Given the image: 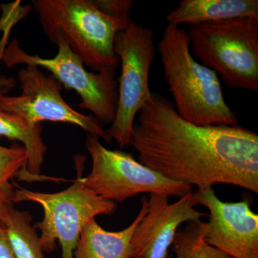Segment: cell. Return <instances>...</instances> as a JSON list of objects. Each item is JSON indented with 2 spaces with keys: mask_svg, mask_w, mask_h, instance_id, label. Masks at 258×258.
Listing matches in <instances>:
<instances>
[{
  "mask_svg": "<svg viewBox=\"0 0 258 258\" xmlns=\"http://www.w3.org/2000/svg\"><path fill=\"white\" fill-rule=\"evenodd\" d=\"M130 145L140 163L198 189L225 184L258 193V135L240 125H197L160 93L139 112Z\"/></svg>",
  "mask_w": 258,
  "mask_h": 258,
  "instance_id": "1",
  "label": "cell"
},
{
  "mask_svg": "<svg viewBox=\"0 0 258 258\" xmlns=\"http://www.w3.org/2000/svg\"><path fill=\"white\" fill-rule=\"evenodd\" d=\"M158 50L181 118L201 126L237 125L238 119L226 103L218 76L193 58L187 32L168 24Z\"/></svg>",
  "mask_w": 258,
  "mask_h": 258,
  "instance_id": "2",
  "label": "cell"
},
{
  "mask_svg": "<svg viewBox=\"0 0 258 258\" xmlns=\"http://www.w3.org/2000/svg\"><path fill=\"white\" fill-rule=\"evenodd\" d=\"M32 5L52 43L67 42L95 72L115 71L120 62L114 52L115 37L132 21L104 14L93 0H34Z\"/></svg>",
  "mask_w": 258,
  "mask_h": 258,
  "instance_id": "3",
  "label": "cell"
},
{
  "mask_svg": "<svg viewBox=\"0 0 258 258\" xmlns=\"http://www.w3.org/2000/svg\"><path fill=\"white\" fill-rule=\"evenodd\" d=\"M191 55L233 89L258 91V18L190 25Z\"/></svg>",
  "mask_w": 258,
  "mask_h": 258,
  "instance_id": "4",
  "label": "cell"
},
{
  "mask_svg": "<svg viewBox=\"0 0 258 258\" xmlns=\"http://www.w3.org/2000/svg\"><path fill=\"white\" fill-rule=\"evenodd\" d=\"M76 160L77 179L67 189L57 193H42L14 185L13 204L20 202H32L39 204L44 210L41 222L34 228L40 231V240L43 252H52L58 241L62 247V258H74L80 235L83 227L101 215L114 213L117 205L98 196L86 187L81 181L85 157Z\"/></svg>",
  "mask_w": 258,
  "mask_h": 258,
  "instance_id": "5",
  "label": "cell"
},
{
  "mask_svg": "<svg viewBox=\"0 0 258 258\" xmlns=\"http://www.w3.org/2000/svg\"><path fill=\"white\" fill-rule=\"evenodd\" d=\"M57 55L52 58L32 55L20 47L17 40L0 43V61L7 67L35 66L50 71L66 88L74 90L81 98L79 108L88 110L102 125L114 121L118 106V85L115 71L88 72L82 60L67 42L59 40Z\"/></svg>",
  "mask_w": 258,
  "mask_h": 258,
  "instance_id": "6",
  "label": "cell"
},
{
  "mask_svg": "<svg viewBox=\"0 0 258 258\" xmlns=\"http://www.w3.org/2000/svg\"><path fill=\"white\" fill-rule=\"evenodd\" d=\"M114 52L121 63V72L116 115L106 132L120 148H124L131 144L137 113L152 98L149 74L155 57L154 32L132 21L117 33Z\"/></svg>",
  "mask_w": 258,
  "mask_h": 258,
  "instance_id": "7",
  "label": "cell"
},
{
  "mask_svg": "<svg viewBox=\"0 0 258 258\" xmlns=\"http://www.w3.org/2000/svg\"><path fill=\"white\" fill-rule=\"evenodd\" d=\"M99 137L88 134L86 147L91 155L92 169L89 175L81 178L86 187L98 196L122 203L142 193L178 198L191 191V186L166 179L123 151L109 150Z\"/></svg>",
  "mask_w": 258,
  "mask_h": 258,
  "instance_id": "8",
  "label": "cell"
},
{
  "mask_svg": "<svg viewBox=\"0 0 258 258\" xmlns=\"http://www.w3.org/2000/svg\"><path fill=\"white\" fill-rule=\"evenodd\" d=\"M18 78L21 95L1 97L0 109L16 113L32 125L45 120L70 123L108 143L112 142L94 116L82 114L66 103L61 94L62 85L52 75L46 76L37 66H26L20 70Z\"/></svg>",
  "mask_w": 258,
  "mask_h": 258,
  "instance_id": "9",
  "label": "cell"
},
{
  "mask_svg": "<svg viewBox=\"0 0 258 258\" xmlns=\"http://www.w3.org/2000/svg\"><path fill=\"white\" fill-rule=\"evenodd\" d=\"M194 195L210 212L205 222L209 244L233 258H258V215L251 210V199L225 203L212 187L198 189Z\"/></svg>",
  "mask_w": 258,
  "mask_h": 258,
  "instance_id": "10",
  "label": "cell"
},
{
  "mask_svg": "<svg viewBox=\"0 0 258 258\" xmlns=\"http://www.w3.org/2000/svg\"><path fill=\"white\" fill-rule=\"evenodd\" d=\"M168 198L150 194L147 213L132 235V258H171L169 248L180 226L208 215L195 208L198 205L193 191L174 203Z\"/></svg>",
  "mask_w": 258,
  "mask_h": 258,
  "instance_id": "11",
  "label": "cell"
},
{
  "mask_svg": "<svg viewBox=\"0 0 258 258\" xmlns=\"http://www.w3.org/2000/svg\"><path fill=\"white\" fill-rule=\"evenodd\" d=\"M147 210L148 198L144 197L135 220L124 230L118 232L105 230L95 219L91 220L81 231L74 258H132V235Z\"/></svg>",
  "mask_w": 258,
  "mask_h": 258,
  "instance_id": "12",
  "label": "cell"
},
{
  "mask_svg": "<svg viewBox=\"0 0 258 258\" xmlns=\"http://www.w3.org/2000/svg\"><path fill=\"white\" fill-rule=\"evenodd\" d=\"M243 18H258L257 0H183L166 20L179 26Z\"/></svg>",
  "mask_w": 258,
  "mask_h": 258,
  "instance_id": "13",
  "label": "cell"
},
{
  "mask_svg": "<svg viewBox=\"0 0 258 258\" xmlns=\"http://www.w3.org/2000/svg\"><path fill=\"white\" fill-rule=\"evenodd\" d=\"M42 133L41 125L30 124L23 117L0 109V137L23 144L28 155L27 171L35 181L42 179L40 173L47 149Z\"/></svg>",
  "mask_w": 258,
  "mask_h": 258,
  "instance_id": "14",
  "label": "cell"
},
{
  "mask_svg": "<svg viewBox=\"0 0 258 258\" xmlns=\"http://www.w3.org/2000/svg\"><path fill=\"white\" fill-rule=\"evenodd\" d=\"M1 222L17 258H44L39 236L31 225L32 216L28 212L17 210L13 204H5Z\"/></svg>",
  "mask_w": 258,
  "mask_h": 258,
  "instance_id": "15",
  "label": "cell"
},
{
  "mask_svg": "<svg viewBox=\"0 0 258 258\" xmlns=\"http://www.w3.org/2000/svg\"><path fill=\"white\" fill-rule=\"evenodd\" d=\"M171 247L176 258H233L207 242L202 220L186 222L176 231Z\"/></svg>",
  "mask_w": 258,
  "mask_h": 258,
  "instance_id": "16",
  "label": "cell"
},
{
  "mask_svg": "<svg viewBox=\"0 0 258 258\" xmlns=\"http://www.w3.org/2000/svg\"><path fill=\"white\" fill-rule=\"evenodd\" d=\"M27 162L28 155L23 146L16 142L10 147L0 145V200L5 203L13 204L15 188L12 180L27 170Z\"/></svg>",
  "mask_w": 258,
  "mask_h": 258,
  "instance_id": "17",
  "label": "cell"
},
{
  "mask_svg": "<svg viewBox=\"0 0 258 258\" xmlns=\"http://www.w3.org/2000/svg\"><path fill=\"white\" fill-rule=\"evenodd\" d=\"M95 5L104 14L111 18L132 22L130 12L133 7L132 0H93Z\"/></svg>",
  "mask_w": 258,
  "mask_h": 258,
  "instance_id": "18",
  "label": "cell"
},
{
  "mask_svg": "<svg viewBox=\"0 0 258 258\" xmlns=\"http://www.w3.org/2000/svg\"><path fill=\"white\" fill-rule=\"evenodd\" d=\"M0 258H17L3 225L0 229Z\"/></svg>",
  "mask_w": 258,
  "mask_h": 258,
  "instance_id": "19",
  "label": "cell"
},
{
  "mask_svg": "<svg viewBox=\"0 0 258 258\" xmlns=\"http://www.w3.org/2000/svg\"><path fill=\"white\" fill-rule=\"evenodd\" d=\"M16 84L15 78L8 77V76H0V98L6 96L7 93L10 92Z\"/></svg>",
  "mask_w": 258,
  "mask_h": 258,
  "instance_id": "20",
  "label": "cell"
},
{
  "mask_svg": "<svg viewBox=\"0 0 258 258\" xmlns=\"http://www.w3.org/2000/svg\"><path fill=\"white\" fill-rule=\"evenodd\" d=\"M5 204H7V203H5V202L3 201V200H0V229H1L2 227H3V224H2V222H1V216H2V214H3V208H4ZM10 204H11V203H10Z\"/></svg>",
  "mask_w": 258,
  "mask_h": 258,
  "instance_id": "21",
  "label": "cell"
}]
</instances>
